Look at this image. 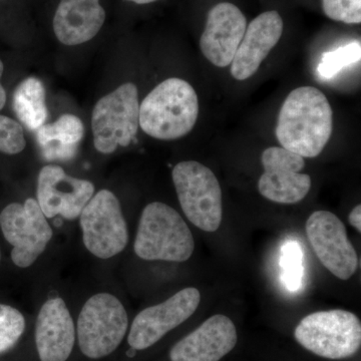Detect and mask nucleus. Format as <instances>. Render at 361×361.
I'll return each instance as SVG.
<instances>
[{
  "instance_id": "f257e3e1",
  "label": "nucleus",
  "mask_w": 361,
  "mask_h": 361,
  "mask_svg": "<svg viewBox=\"0 0 361 361\" xmlns=\"http://www.w3.org/2000/svg\"><path fill=\"white\" fill-rule=\"evenodd\" d=\"M334 130V111L325 94L300 87L286 97L278 116L276 137L282 148L303 158L322 154Z\"/></svg>"
},
{
  "instance_id": "f03ea898",
  "label": "nucleus",
  "mask_w": 361,
  "mask_h": 361,
  "mask_svg": "<svg viewBox=\"0 0 361 361\" xmlns=\"http://www.w3.org/2000/svg\"><path fill=\"white\" fill-rule=\"evenodd\" d=\"M198 115V96L194 87L180 78H168L142 102L140 127L155 139L177 140L193 130Z\"/></svg>"
},
{
  "instance_id": "7ed1b4c3",
  "label": "nucleus",
  "mask_w": 361,
  "mask_h": 361,
  "mask_svg": "<svg viewBox=\"0 0 361 361\" xmlns=\"http://www.w3.org/2000/svg\"><path fill=\"white\" fill-rule=\"evenodd\" d=\"M134 250L142 260L185 262L193 255L195 240L175 209L153 202L142 210Z\"/></svg>"
},
{
  "instance_id": "20e7f679",
  "label": "nucleus",
  "mask_w": 361,
  "mask_h": 361,
  "mask_svg": "<svg viewBox=\"0 0 361 361\" xmlns=\"http://www.w3.org/2000/svg\"><path fill=\"white\" fill-rule=\"evenodd\" d=\"M294 337L315 355L327 360H344L360 349L361 322L350 311H318L301 319Z\"/></svg>"
},
{
  "instance_id": "39448f33",
  "label": "nucleus",
  "mask_w": 361,
  "mask_h": 361,
  "mask_svg": "<svg viewBox=\"0 0 361 361\" xmlns=\"http://www.w3.org/2000/svg\"><path fill=\"white\" fill-rule=\"evenodd\" d=\"M172 178L190 222L203 231H217L223 218L222 191L212 171L199 161H184L173 169Z\"/></svg>"
},
{
  "instance_id": "423d86ee",
  "label": "nucleus",
  "mask_w": 361,
  "mask_h": 361,
  "mask_svg": "<svg viewBox=\"0 0 361 361\" xmlns=\"http://www.w3.org/2000/svg\"><path fill=\"white\" fill-rule=\"evenodd\" d=\"M129 327L123 303L110 293L90 297L78 319V345L87 357L99 360L120 345Z\"/></svg>"
},
{
  "instance_id": "0eeeda50",
  "label": "nucleus",
  "mask_w": 361,
  "mask_h": 361,
  "mask_svg": "<svg viewBox=\"0 0 361 361\" xmlns=\"http://www.w3.org/2000/svg\"><path fill=\"white\" fill-rule=\"evenodd\" d=\"M139 126V92L137 85L127 82L102 97L92 110L94 148L111 154L120 146H129Z\"/></svg>"
},
{
  "instance_id": "6e6552de",
  "label": "nucleus",
  "mask_w": 361,
  "mask_h": 361,
  "mask_svg": "<svg viewBox=\"0 0 361 361\" xmlns=\"http://www.w3.org/2000/svg\"><path fill=\"white\" fill-rule=\"evenodd\" d=\"M80 221L85 246L92 255L110 259L125 250L129 242L127 222L120 201L109 190L92 196Z\"/></svg>"
},
{
  "instance_id": "1a4fd4ad",
  "label": "nucleus",
  "mask_w": 361,
  "mask_h": 361,
  "mask_svg": "<svg viewBox=\"0 0 361 361\" xmlns=\"http://www.w3.org/2000/svg\"><path fill=\"white\" fill-rule=\"evenodd\" d=\"M4 238L13 247L11 259L20 268L32 266L52 238V229L35 199L11 203L0 214Z\"/></svg>"
},
{
  "instance_id": "9d476101",
  "label": "nucleus",
  "mask_w": 361,
  "mask_h": 361,
  "mask_svg": "<svg viewBox=\"0 0 361 361\" xmlns=\"http://www.w3.org/2000/svg\"><path fill=\"white\" fill-rule=\"evenodd\" d=\"M306 235L322 264L334 276L350 279L358 268L355 247L342 221L329 211H315L306 221Z\"/></svg>"
},
{
  "instance_id": "9b49d317",
  "label": "nucleus",
  "mask_w": 361,
  "mask_h": 361,
  "mask_svg": "<svg viewBox=\"0 0 361 361\" xmlns=\"http://www.w3.org/2000/svg\"><path fill=\"white\" fill-rule=\"evenodd\" d=\"M201 301L200 291L194 287L182 289L165 302L141 311L130 326L129 342L135 350H144L161 341L168 332L189 319Z\"/></svg>"
},
{
  "instance_id": "f8f14e48",
  "label": "nucleus",
  "mask_w": 361,
  "mask_h": 361,
  "mask_svg": "<svg viewBox=\"0 0 361 361\" xmlns=\"http://www.w3.org/2000/svg\"><path fill=\"white\" fill-rule=\"evenodd\" d=\"M264 173L258 182L259 193L274 203L296 204L311 189L310 175L302 174L303 157L279 147L266 149L261 156Z\"/></svg>"
},
{
  "instance_id": "ddd939ff",
  "label": "nucleus",
  "mask_w": 361,
  "mask_h": 361,
  "mask_svg": "<svg viewBox=\"0 0 361 361\" xmlns=\"http://www.w3.org/2000/svg\"><path fill=\"white\" fill-rule=\"evenodd\" d=\"M94 193L92 182L71 177L59 166H45L40 170L37 201L47 218L59 215L66 220L77 219Z\"/></svg>"
},
{
  "instance_id": "4468645a",
  "label": "nucleus",
  "mask_w": 361,
  "mask_h": 361,
  "mask_svg": "<svg viewBox=\"0 0 361 361\" xmlns=\"http://www.w3.org/2000/svg\"><path fill=\"white\" fill-rule=\"evenodd\" d=\"M246 27L245 16L234 4L222 2L212 7L200 39L202 54L218 68L231 65Z\"/></svg>"
},
{
  "instance_id": "2eb2a0df",
  "label": "nucleus",
  "mask_w": 361,
  "mask_h": 361,
  "mask_svg": "<svg viewBox=\"0 0 361 361\" xmlns=\"http://www.w3.org/2000/svg\"><path fill=\"white\" fill-rule=\"evenodd\" d=\"M238 341L234 322L216 314L202 323L171 349V361H220Z\"/></svg>"
},
{
  "instance_id": "dca6fc26",
  "label": "nucleus",
  "mask_w": 361,
  "mask_h": 361,
  "mask_svg": "<svg viewBox=\"0 0 361 361\" xmlns=\"http://www.w3.org/2000/svg\"><path fill=\"white\" fill-rule=\"evenodd\" d=\"M283 33V20L277 11L261 13L247 26L231 63L233 78L245 80L255 75Z\"/></svg>"
},
{
  "instance_id": "f3484780",
  "label": "nucleus",
  "mask_w": 361,
  "mask_h": 361,
  "mask_svg": "<svg viewBox=\"0 0 361 361\" xmlns=\"http://www.w3.org/2000/svg\"><path fill=\"white\" fill-rule=\"evenodd\" d=\"M75 341L73 317L63 299H49L35 324V343L42 361H66Z\"/></svg>"
},
{
  "instance_id": "a211bd4d",
  "label": "nucleus",
  "mask_w": 361,
  "mask_h": 361,
  "mask_svg": "<svg viewBox=\"0 0 361 361\" xmlns=\"http://www.w3.org/2000/svg\"><path fill=\"white\" fill-rule=\"evenodd\" d=\"M106 20L99 0H61L54 30L61 44L78 45L94 39Z\"/></svg>"
},
{
  "instance_id": "6ab92c4d",
  "label": "nucleus",
  "mask_w": 361,
  "mask_h": 361,
  "mask_svg": "<svg viewBox=\"0 0 361 361\" xmlns=\"http://www.w3.org/2000/svg\"><path fill=\"white\" fill-rule=\"evenodd\" d=\"M84 123L78 116L66 114L54 123L37 130V139L45 158L66 160L73 158L84 137Z\"/></svg>"
},
{
  "instance_id": "aec40b11",
  "label": "nucleus",
  "mask_w": 361,
  "mask_h": 361,
  "mask_svg": "<svg viewBox=\"0 0 361 361\" xmlns=\"http://www.w3.org/2000/svg\"><path fill=\"white\" fill-rule=\"evenodd\" d=\"M13 110L30 130H37L49 118L44 85L37 78H25L13 94Z\"/></svg>"
},
{
  "instance_id": "412c9836",
  "label": "nucleus",
  "mask_w": 361,
  "mask_h": 361,
  "mask_svg": "<svg viewBox=\"0 0 361 361\" xmlns=\"http://www.w3.org/2000/svg\"><path fill=\"white\" fill-rule=\"evenodd\" d=\"M361 58L360 42H353L323 54L317 71L323 78H332L346 66L358 63Z\"/></svg>"
},
{
  "instance_id": "4be33fe9",
  "label": "nucleus",
  "mask_w": 361,
  "mask_h": 361,
  "mask_svg": "<svg viewBox=\"0 0 361 361\" xmlns=\"http://www.w3.org/2000/svg\"><path fill=\"white\" fill-rule=\"evenodd\" d=\"M25 329L23 313L9 305L0 304V355L18 343Z\"/></svg>"
},
{
  "instance_id": "5701e85b",
  "label": "nucleus",
  "mask_w": 361,
  "mask_h": 361,
  "mask_svg": "<svg viewBox=\"0 0 361 361\" xmlns=\"http://www.w3.org/2000/svg\"><path fill=\"white\" fill-rule=\"evenodd\" d=\"M23 127L8 116L0 115V152L16 155L25 148Z\"/></svg>"
},
{
  "instance_id": "b1692460",
  "label": "nucleus",
  "mask_w": 361,
  "mask_h": 361,
  "mask_svg": "<svg viewBox=\"0 0 361 361\" xmlns=\"http://www.w3.org/2000/svg\"><path fill=\"white\" fill-rule=\"evenodd\" d=\"M325 16L344 23H361V0H322Z\"/></svg>"
},
{
  "instance_id": "393cba45",
  "label": "nucleus",
  "mask_w": 361,
  "mask_h": 361,
  "mask_svg": "<svg viewBox=\"0 0 361 361\" xmlns=\"http://www.w3.org/2000/svg\"><path fill=\"white\" fill-rule=\"evenodd\" d=\"M301 253L296 244H288L284 247L282 266L284 268L285 279L290 288H296L300 281Z\"/></svg>"
},
{
  "instance_id": "a878e982",
  "label": "nucleus",
  "mask_w": 361,
  "mask_h": 361,
  "mask_svg": "<svg viewBox=\"0 0 361 361\" xmlns=\"http://www.w3.org/2000/svg\"><path fill=\"white\" fill-rule=\"evenodd\" d=\"M348 222L355 228L358 232H361V206L357 205L353 209L348 216Z\"/></svg>"
},
{
  "instance_id": "bb28decb",
  "label": "nucleus",
  "mask_w": 361,
  "mask_h": 361,
  "mask_svg": "<svg viewBox=\"0 0 361 361\" xmlns=\"http://www.w3.org/2000/svg\"><path fill=\"white\" fill-rule=\"evenodd\" d=\"M2 73H4V63L0 61V111L4 109V104L6 103V92L1 85Z\"/></svg>"
},
{
  "instance_id": "cd10ccee",
  "label": "nucleus",
  "mask_w": 361,
  "mask_h": 361,
  "mask_svg": "<svg viewBox=\"0 0 361 361\" xmlns=\"http://www.w3.org/2000/svg\"><path fill=\"white\" fill-rule=\"evenodd\" d=\"M128 1L135 2L137 4H147L151 2L157 1V0H128Z\"/></svg>"
},
{
  "instance_id": "c85d7f7f",
  "label": "nucleus",
  "mask_w": 361,
  "mask_h": 361,
  "mask_svg": "<svg viewBox=\"0 0 361 361\" xmlns=\"http://www.w3.org/2000/svg\"><path fill=\"white\" fill-rule=\"evenodd\" d=\"M0 259H1V254H0Z\"/></svg>"
}]
</instances>
